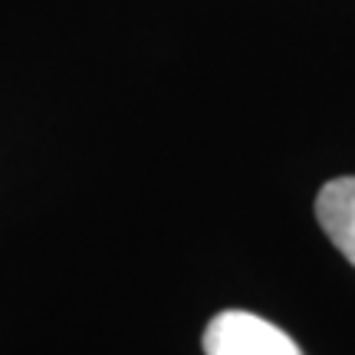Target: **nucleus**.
I'll return each mask as SVG.
<instances>
[{
	"instance_id": "nucleus-2",
	"label": "nucleus",
	"mask_w": 355,
	"mask_h": 355,
	"mask_svg": "<svg viewBox=\"0 0 355 355\" xmlns=\"http://www.w3.org/2000/svg\"><path fill=\"white\" fill-rule=\"evenodd\" d=\"M316 217L322 234L355 266V175L332 178L329 184L319 188Z\"/></svg>"
},
{
	"instance_id": "nucleus-1",
	"label": "nucleus",
	"mask_w": 355,
	"mask_h": 355,
	"mask_svg": "<svg viewBox=\"0 0 355 355\" xmlns=\"http://www.w3.org/2000/svg\"><path fill=\"white\" fill-rule=\"evenodd\" d=\"M204 355H303L290 332L247 309H224L204 329Z\"/></svg>"
}]
</instances>
